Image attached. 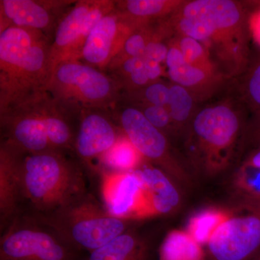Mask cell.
I'll list each match as a JSON object with an SVG mask.
<instances>
[{
    "label": "cell",
    "instance_id": "6da1fadb",
    "mask_svg": "<svg viewBox=\"0 0 260 260\" xmlns=\"http://www.w3.org/2000/svg\"><path fill=\"white\" fill-rule=\"evenodd\" d=\"M247 10L232 0L184 1L166 20L172 35L186 36L203 44L223 77L245 71L249 57Z\"/></svg>",
    "mask_w": 260,
    "mask_h": 260
},
{
    "label": "cell",
    "instance_id": "7a4b0ae2",
    "mask_svg": "<svg viewBox=\"0 0 260 260\" xmlns=\"http://www.w3.org/2000/svg\"><path fill=\"white\" fill-rule=\"evenodd\" d=\"M75 122L47 90L0 103L1 140L28 153L74 151Z\"/></svg>",
    "mask_w": 260,
    "mask_h": 260
},
{
    "label": "cell",
    "instance_id": "3957f363",
    "mask_svg": "<svg viewBox=\"0 0 260 260\" xmlns=\"http://www.w3.org/2000/svg\"><path fill=\"white\" fill-rule=\"evenodd\" d=\"M87 192L83 169L66 153L23 152L20 215H47Z\"/></svg>",
    "mask_w": 260,
    "mask_h": 260
},
{
    "label": "cell",
    "instance_id": "277c9868",
    "mask_svg": "<svg viewBox=\"0 0 260 260\" xmlns=\"http://www.w3.org/2000/svg\"><path fill=\"white\" fill-rule=\"evenodd\" d=\"M51 42L34 29L11 26L0 32V103L47 90Z\"/></svg>",
    "mask_w": 260,
    "mask_h": 260
},
{
    "label": "cell",
    "instance_id": "5b68a950",
    "mask_svg": "<svg viewBox=\"0 0 260 260\" xmlns=\"http://www.w3.org/2000/svg\"><path fill=\"white\" fill-rule=\"evenodd\" d=\"M29 216L47 225L76 250L88 253L129 230L137 221L113 215L89 192L47 215Z\"/></svg>",
    "mask_w": 260,
    "mask_h": 260
},
{
    "label": "cell",
    "instance_id": "8992f818",
    "mask_svg": "<svg viewBox=\"0 0 260 260\" xmlns=\"http://www.w3.org/2000/svg\"><path fill=\"white\" fill-rule=\"evenodd\" d=\"M242 126L230 103L205 106L190 120L187 144L191 156L208 174L222 172L232 160Z\"/></svg>",
    "mask_w": 260,
    "mask_h": 260
},
{
    "label": "cell",
    "instance_id": "52a82bcc",
    "mask_svg": "<svg viewBox=\"0 0 260 260\" xmlns=\"http://www.w3.org/2000/svg\"><path fill=\"white\" fill-rule=\"evenodd\" d=\"M47 90L58 104L79 119L88 109L112 111L122 89L111 75L80 60L64 61L51 75Z\"/></svg>",
    "mask_w": 260,
    "mask_h": 260
},
{
    "label": "cell",
    "instance_id": "ba28073f",
    "mask_svg": "<svg viewBox=\"0 0 260 260\" xmlns=\"http://www.w3.org/2000/svg\"><path fill=\"white\" fill-rule=\"evenodd\" d=\"M82 252L29 215H18L2 232L0 260H84Z\"/></svg>",
    "mask_w": 260,
    "mask_h": 260
},
{
    "label": "cell",
    "instance_id": "9c48e42d",
    "mask_svg": "<svg viewBox=\"0 0 260 260\" xmlns=\"http://www.w3.org/2000/svg\"><path fill=\"white\" fill-rule=\"evenodd\" d=\"M116 1L79 0L59 19L51 46V75L61 63L80 60L84 45L94 27L115 9Z\"/></svg>",
    "mask_w": 260,
    "mask_h": 260
},
{
    "label": "cell",
    "instance_id": "30bf717a",
    "mask_svg": "<svg viewBox=\"0 0 260 260\" xmlns=\"http://www.w3.org/2000/svg\"><path fill=\"white\" fill-rule=\"evenodd\" d=\"M208 260H250L260 251V203L244 200L207 244Z\"/></svg>",
    "mask_w": 260,
    "mask_h": 260
},
{
    "label": "cell",
    "instance_id": "8fae6325",
    "mask_svg": "<svg viewBox=\"0 0 260 260\" xmlns=\"http://www.w3.org/2000/svg\"><path fill=\"white\" fill-rule=\"evenodd\" d=\"M121 107L116 116L119 126L140 155L167 174L181 175L182 172L172 156L167 137L135 106Z\"/></svg>",
    "mask_w": 260,
    "mask_h": 260
},
{
    "label": "cell",
    "instance_id": "7c38bea8",
    "mask_svg": "<svg viewBox=\"0 0 260 260\" xmlns=\"http://www.w3.org/2000/svg\"><path fill=\"white\" fill-rule=\"evenodd\" d=\"M104 177L103 200L111 213L135 220L155 216L144 185L133 171L108 173Z\"/></svg>",
    "mask_w": 260,
    "mask_h": 260
},
{
    "label": "cell",
    "instance_id": "4fadbf2b",
    "mask_svg": "<svg viewBox=\"0 0 260 260\" xmlns=\"http://www.w3.org/2000/svg\"><path fill=\"white\" fill-rule=\"evenodd\" d=\"M112 111L88 109L80 114L74 152L83 164L102 158L124 135L116 125Z\"/></svg>",
    "mask_w": 260,
    "mask_h": 260
},
{
    "label": "cell",
    "instance_id": "5bb4252c",
    "mask_svg": "<svg viewBox=\"0 0 260 260\" xmlns=\"http://www.w3.org/2000/svg\"><path fill=\"white\" fill-rule=\"evenodd\" d=\"M75 1L1 0V30L9 27L40 30L53 40L56 25Z\"/></svg>",
    "mask_w": 260,
    "mask_h": 260
},
{
    "label": "cell",
    "instance_id": "9a60e30c",
    "mask_svg": "<svg viewBox=\"0 0 260 260\" xmlns=\"http://www.w3.org/2000/svg\"><path fill=\"white\" fill-rule=\"evenodd\" d=\"M134 30L115 8L90 32L80 61L101 71H107L109 65L122 49L126 39Z\"/></svg>",
    "mask_w": 260,
    "mask_h": 260
},
{
    "label": "cell",
    "instance_id": "2e32d148",
    "mask_svg": "<svg viewBox=\"0 0 260 260\" xmlns=\"http://www.w3.org/2000/svg\"><path fill=\"white\" fill-rule=\"evenodd\" d=\"M24 150L1 140L0 145V228L1 232L20 214L21 162Z\"/></svg>",
    "mask_w": 260,
    "mask_h": 260
},
{
    "label": "cell",
    "instance_id": "e0dca14e",
    "mask_svg": "<svg viewBox=\"0 0 260 260\" xmlns=\"http://www.w3.org/2000/svg\"><path fill=\"white\" fill-rule=\"evenodd\" d=\"M168 44L169 51L165 65L168 77L172 83L186 88L195 98L213 91L223 77L189 64L184 59L179 48L169 42Z\"/></svg>",
    "mask_w": 260,
    "mask_h": 260
},
{
    "label": "cell",
    "instance_id": "ac0fdd59",
    "mask_svg": "<svg viewBox=\"0 0 260 260\" xmlns=\"http://www.w3.org/2000/svg\"><path fill=\"white\" fill-rule=\"evenodd\" d=\"M133 172L144 185L154 215H166L177 208L180 197L167 173L158 167L143 164Z\"/></svg>",
    "mask_w": 260,
    "mask_h": 260
},
{
    "label": "cell",
    "instance_id": "d6986e66",
    "mask_svg": "<svg viewBox=\"0 0 260 260\" xmlns=\"http://www.w3.org/2000/svg\"><path fill=\"white\" fill-rule=\"evenodd\" d=\"M184 1L125 0L116 1V10L134 30L158 23L171 16Z\"/></svg>",
    "mask_w": 260,
    "mask_h": 260
},
{
    "label": "cell",
    "instance_id": "ffe728a7",
    "mask_svg": "<svg viewBox=\"0 0 260 260\" xmlns=\"http://www.w3.org/2000/svg\"><path fill=\"white\" fill-rule=\"evenodd\" d=\"M151 247L131 229L88 253L84 260H151Z\"/></svg>",
    "mask_w": 260,
    "mask_h": 260
},
{
    "label": "cell",
    "instance_id": "44dd1931",
    "mask_svg": "<svg viewBox=\"0 0 260 260\" xmlns=\"http://www.w3.org/2000/svg\"><path fill=\"white\" fill-rule=\"evenodd\" d=\"M159 260H206V254L186 230H172L160 246Z\"/></svg>",
    "mask_w": 260,
    "mask_h": 260
},
{
    "label": "cell",
    "instance_id": "7402d4cb",
    "mask_svg": "<svg viewBox=\"0 0 260 260\" xmlns=\"http://www.w3.org/2000/svg\"><path fill=\"white\" fill-rule=\"evenodd\" d=\"M234 183L243 200L260 203V145L242 162Z\"/></svg>",
    "mask_w": 260,
    "mask_h": 260
},
{
    "label": "cell",
    "instance_id": "603a6c76",
    "mask_svg": "<svg viewBox=\"0 0 260 260\" xmlns=\"http://www.w3.org/2000/svg\"><path fill=\"white\" fill-rule=\"evenodd\" d=\"M232 213V210L223 208H206L191 217L186 231L202 246H206L214 233Z\"/></svg>",
    "mask_w": 260,
    "mask_h": 260
},
{
    "label": "cell",
    "instance_id": "cb8c5ba5",
    "mask_svg": "<svg viewBox=\"0 0 260 260\" xmlns=\"http://www.w3.org/2000/svg\"><path fill=\"white\" fill-rule=\"evenodd\" d=\"M101 159L106 167L115 171L114 172H128L141 167L144 158L124 135L114 148Z\"/></svg>",
    "mask_w": 260,
    "mask_h": 260
},
{
    "label": "cell",
    "instance_id": "d4e9b609",
    "mask_svg": "<svg viewBox=\"0 0 260 260\" xmlns=\"http://www.w3.org/2000/svg\"><path fill=\"white\" fill-rule=\"evenodd\" d=\"M195 99L194 95L186 88L177 84H171L167 109L176 129L191 120L194 114Z\"/></svg>",
    "mask_w": 260,
    "mask_h": 260
},
{
    "label": "cell",
    "instance_id": "484cf974",
    "mask_svg": "<svg viewBox=\"0 0 260 260\" xmlns=\"http://www.w3.org/2000/svg\"><path fill=\"white\" fill-rule=\"evenodd\" d=\"M169 42L179 48L184 59L189 64L221 75L212 61L206 48L198 41L186 36L175 34L170 38Z\"/></svg>",
    "mask_w": 260,
    "mask_h": 260
},
{
    "label": "cell",
    "instance_id": "4316f807",
    "mask_svg": "<svg viewBox=\"0 0 260 260\" xmlns=\"http://www.w3.org/2000/svg\"><path fill=\"white\" fill-rule=\"evenodd\" d=\"M170 94V85H167L161 80L149 84L144 88L126 93L129 101H133L134 104H148L167 108Z\"/></svg>",
    "mask_w": 260,
    "mask_h": 260
},
{
    "label": "cell",
    "instance_id": "83f0119b",
    "mask_svg": "<svg viewBox=\"0 0 260 260\" xmlns=\"http://www.w3.org/2000/svg\"><path fill=\"white\" fill-rule=\"evenodd\" d=\"M243 100L248 107L260 116V61L253 66L243 82Z\"/></svg>",
    "mask_w": 260,
    "mask_h": 260
},
{
    "label": "cell",
    "instance_id": "f1b7e54d",
    "mask_svg": "<svg viewBox=\"0 0 260 260\" xmlns=\"http://www.w3.org/2000/svg\"><path fill=\"white\" fill-rule=\"evenodd\" d=\"M143 113L147 119L155 127L162 132L166 136L175 129L174 123L167 108L148 105V104H133Z\"/></svg>",
    "mask_w": 260,
    "mask_h": 260
},
{
    "label": "cell",
    "instance_id": "f546056e",
    "mask_svg": "<svg viewBox=\"0 0 260 260\" xmlns=\"http://www.w3.org/2000/svg\"><path fill=\"white\" fill-rule=\"evenodd\" d=\"M164 40H155L149 44L143 54L145 59L155 61L159 64H165L167 60L169 44H166Z\"/></svg>",
    "mask_w": 260,
    "mask_h": 260
},
{
    "label": "cell",
    "instance_id": "4dcf8cb0",
    "mask_svg": "<svg viewBox=\"0 0 260 260\" xmlns=\"http://www.w3.org/2000/svg\"><path fill=\"white\" fill-rule=\"evenodd\" d=\"M249 30L260 45V8H256L254 13L249 16Z\"/></svg>",
    "mask_w": 260,
    "mask_h": 260
},
{
    "label": "cell",
    "instance_id": "1f68e13d",
    "mask_svg": "<svg viewBox=\"0 0 260 260\" xmlns=\"http://www.w3.org/2000/svg\"><path fill=\"white\" fill-rule=\"evenodd\" d=\"M258 121L257 126H256V133H257L258 137L260 139V116H257Z\"/></svg>",
    "mask_w": 260,
    "mask_h": 260
},
{
    "label": "cell",
    "instance_id": "d6a6232c",
    "mask_svg": "<svg viewBox=\"0 0 260 260\" xmlns=\"http://www.w3.org/2000/svg\"><path fill=\"white\" fill-rule=\"evenodd\" d=\"M250 260H260V251L257 254H256L254 257L251 258Z\"/></svg>",
    "mask_w": 260,
    "mask_h": 260
}]
</instances>
